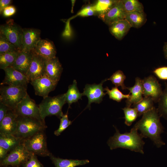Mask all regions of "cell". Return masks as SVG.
Returning a JSON list of instances; mask_svg holds the SVG:
<instances>
[{"label": "cell", "instance_id": "obj_24", "mask_svg": "<svg viewBox=\"0 0 167 167\" xmlns=\"http://www.w3.org/2000/svg\"><path fill=\"white\" fill-rule=\"evenodd\" d=\"M125 19L128 21L132 27L136 28L141 27L147 20L146 15L144 11L126 12Z\"/></svg>", "mask_w": 167, "mask_h": 167}, {"label": "cell", "instance_id": "obj_38", "mask_svg": "<svg viewBox=\"0 0 167 167\" xmlns=\"http://www.w3.org/2000/svg\"><path fill=\"white\" fill-rule=\"evenodd\" d=\"M22 167H44L37 159L36 155L33 154L31 158Z\"/></svg>", "mask_w": 167, "mask_h": 167}, {"label": "cell", "instance_id": "obj_5", "mask_svg": "<svg viewBox=\"0 0 167 167\" xmlns=\"http://www.w3.org/2000/svg\"><path fill=\"white\" fill-rule=\"evenodd\" d=\"M27 89V86H2L0 88V101L14 111L28 94Z\"/></svg>", "mask_w": 167, "mask_h": 167}, {"label": "cell", "instance_id": "obj_28", "mask_svg": "<svg viewBox=\"0 0 167 167\" xmlns=\"http://www.w3.org/2000/svg\"><path fill=\"white\" fill-rule=\"evenodd\" d=\"M120 2L126 12L143 11L144 7L141 3L137 0H119Z\"/></svg>", "mask_w": 167, "mask_h": 167}, {"label": "cell", "instance_id": "obj_15", "mask_svg": "<svg viewBox=\"0 0 167 167\" xmlns=\"http://www.w3.org/2000/svg\"><path fill=\"white\" fill-rule=\"evenodd\" d=\"M46 60L33 51L32 61L26 74L29 81L45 75Z\"/></svg>", "mask_w": 167, "mask_h": 167}, {"label": "cell", "instance_id": "obj_6", "mask_svg": "<svg viewBox=\"0 0 167 167\" xmlns=\"http://www.w3.org/2000/svg\"><path fill=\"white\" fill-rule=\"evenodd\" d=\"M44 131L23 140L22 142L29 152L40 156H49L51 153L47 148L46 137Z\"/></svg>", "mask_w": 167, "mask_h": 167}, {"label": "cell", "instance_id": "obj_29", "mask_svg": "<svg viewBox=\"0 0 167 167\" xmlns=\"http://www.w3.org/2000/svg\"><path fill=\"white\" fill-rule=\"evenodd\" d=\"M117 0H99L93 5L94 9L101 19L104 15L114 4Z\"/></svg>", "mask_w": 167, "mask_h": 167}, {"label": "cell", "instance_id": "obj_14", "mask_svg": "<svg viewBox=\"0 0 167 167\" xmlns=\"http://www.w3.org/2000/svg\"><path fill=\"white\" fill-rule=\"evenodd\" d=\"M22 50L32 51L41 39V30L34 28H23Z\"/></svg>", "mask_w": 167, "mask_h": 167}, {"label": "cell", "instance_id": "obj_22", "mask_svg": "<svg viewBox=\"0 0 167 167\" xmlns=\"http://www.w3.org/2000/svg\"><path fill=\"white\" fill-rule=\"evenodd\" d=\"M109 26L111 34L119 40L122 39L132 27L125 19L115 22Z\"/></svg>", "mask_w": 167, "mask_h": 167}, {"label": "cell", "instance_id": "obj_12", "mask_svg": "<svg viewBox=\"0 0 167 167\" xmlns=\"http://www.w3.org/2000/svg\"><path fill=\"white\" fill-rule=\"evenodd\" d=\"M107 80V79H105L99 84H87L85 85L82 93L83 96H87L88 99L86 108L90 109V105L92 103L99 104L102 101L103 97L106 94L104 92L105 90L103 84Z\"/></svg>", "mask_w": 167, "mask_h": 167}, {"label": "cell", "instance_id": "obj_42", "mask_svg": "<svg viewBox=\"0 0 167 167\" xmlns=\"http://www.w3.org/2000/svg\"><path fill=\"white\" fill-rule=\"evenodd\" d=\"M8 152L7 150L0 147V161H1L4 159L7 156Z\"/></svg>", "mask_w": 167, "mask_h": 167}, {"label": "cell", "instance_id": "obj_40", "mask_svg": "<svg viewBox=\"0 0 167 167\" xmlns=\"http://www.w3.org/2000/svg\"><path fill=\"white\" fill-rule=\"evenodd\" d=\"M10 109L7 106L0 101V122L4 118Z\"/></svg>", "mask_w": 167, "mask_h": 167}, {"label": "cell", "instance_id": "obj_19", "mask_svg": "<svg viewBox=\"0 0 167 167\" xmlns=\"http://www.w3.org/2000/svg\"><path fill=\"white\" fill-rule=\"evenodd\" d=\"M62 70L58 58L46 60L45 75L57 84L60 79Z\"/></svg>", "mask_w": 167, "mask_h": 167}, {"label": "cell", "instance_id": "obj_16", "mask_svg": "<svg viewBox=\"0 0 167 167\" xmlns=\"http://www.w3.org/2000/svg\"><path fill=\"white\" fill-rule=\"evenodd\" d=\"M33 51L46 60L56 57V50L54 44L48 39H41Z\"/></svg>", "mask_w": 167, "mask_h": 167}, {"label": "cell", "instance_id": "obj_33", "mask_svg": "<svg viewBox=\"0 0 167 167\" xmlns=\"http://www.w3.org/2000/svg\"><path fill=\"white\" fill-rule=\"evenodd\" d=\"M104 90L106 91V93L109 96L110 99L118 102L121 101L124 99H128L130 96V93L128 94H124L116 87L112 88L111 90L106 87L104 88Z\"/></svg>", "mask_w": 167, "mask_h": 167}, {"label": "cell", "instance_id": "obj_39", "mask_svg": "<svg viewBox=\"0 0 167 167\" xmlns=\"http://www.w3.org/2000/svg\"><path fill=\"white\" fill-rule=\"evenodd\" d=\"M160 79L167 80V66H163L156 69L153 71Z\"/></svg>", "mask_w": 167, "mask_h": 167}, {"label": "cell", "instance_id": "obj_1", "mask_svg": "<svg viewBox=\"0 0 167 167\" xmlns=\"http://www.w3.org/2000/svg\"><path fill=\"white\" fill-rule=\"evenodd\" d=\"M141 119L135 124L143 138H149L157 148L165 144L161 140V134L164 128L157 109L154 107L144 113Z\"/></svg>", "mask_w": 167, "mask_h": 167}, {"label": "cell", "instance_id": "obj_44", "mask_svg": "<svg viewBox=\"0 0 167 167\" xmlns=\"http://www.w3.org/2000/svg\"><path fill=\"white\" fill-rule=\"evenodd\" d=\"M8 7L11 15H13L16 12V10L15 8L12 6H9Z\"/></svg>", "mask_w": 167, "mask_h": 167}, {"label": "cell", "instance_id": "obj_30", "mask_svg": "<svg viewBox=\"0 0 167 167\" xmlns=\"http://www.w3.org/2000/svg\"><path fill=\"white\" fill-rule=\"evenodd\" d=\"M20 51L4 35L0 33V54L6 53H18Z\"/></svg>", "mask_w": 167, "mask_h": 167}, {"label": "cell", "instance_id": "obj_10", "mask_svg": "<svg viewBox=\"0 0 167 167\" xmlns=\"http://www.w3.org/2000/svg\"><path fill=\"white\" fill-rule=\"evenodd\" d=\"M3 70L5 75L2 84L12 87L27 86L30 82L26 75L12 67L6 68Z\"/></svg>", "mask_w": 167, "mask_h": 167}, {"label": "cell", "instance_id": "obj_8", "mask_svg": "<svg viewBox=\"0 0 167 167\" xmlns=\"http://www.w3.org/2000/svg\"><path fill=\"white\" fill-rule=\"evenodd\" d=\"M19 116L31 118L45 122L42 119L38 105L28 94L14 110Z\"/></svg>", "mask_w": 167, "mask_h": 167}, {"label": "cell", "instance_id": "obj_17", "mask_svg": "<svg viewBox=\"0 0 167 167\" xmlns=\"http://www.w3.org/2000/svg\"><path fill=\"white\" fill-rule=\"evenodd\" d=\"M33 54V50H21L19 51L11 67L26 75L32 61Z\"/></svg>", "mask_w": 167, "mask_h": 167}, {"label": "cell", "instance_id": "obj_2", "mask_svg": "<svg viewBox=\"0 0 167 167\" xmlns=\"http://www.w3.org/2000/svg\"><path fill=\"white\" fill-rule=\"evenodd\" d=\"M114 127L116 133L107 142L111 150L122 148L144 153L143 147L145 142L142 139L143 137L138 133V129L135 125L130 132L123 134L120 133L118 129Z\"/></svg>", "mask_w": 167, "mask_h": 167}, {"label": "cell", "instance_id": "obj_32", "mask_svg": "<svg viewBox=\"0 0 167 167\" xmlns=\"http://www.w3.org/2000/svg\"><path fill=\"white\" fill-rule=\"evenodd\" d=\"M158 102V107L157 109L160 117L167 119V84Z\"/></svg>", "mask_w": 167, "mask_h": 167}, {"label": "cell", "instance_id": "obj_7", "mask_svg": "<svg viewBox=\"0 0 167 167\" xmlns=\"http://www.w3.org/2000/svg\"><path fill=\"white\" fill-rule=\"evenodd\" d=\"M33 154L26 149L22 142L0 161V167H22Z\"/></svg>", "mask_w": 167, "mask_h": 167}, {"label": "cell", "instance_id": "obj_31", "mask_svg": "<svg viewBox=\"0 0 167 167\" xmlns=\"http://www.w3.org/2000/svg\"><path fill=\"white\" fill-rule=\"evenodd\" d=\"M18 52L6 53L0 54V69L4 70L11 66L16 59Z\"/></svg>", "mask_w": 167, "mask_h": 167}, {"label": "cell", "instance_id": "obj_37", "mask_svg": "<svg viewBox=\"0 0 167 167\" xmlns=\"http://www.w3.org/2000/svg\"><path fill=\"white\" fill-rule=\"evenodd\" d=\"M96 12L94 9L93 5H88L82 9L72 18L77 16H92Z\"/></svg>", "mask_w": 167, "mask_h": 167}, {"label": "cell", "instance_id": "obj_23", "mask_svg": "<svg viewBox=\"0 0 167 167\" xmlns=\"http://www.w3.org/2000/svg\"><path fill=\"white\" fill-rule=\"evenodd\" d=\"M49 156L55 167H75L84 165L89 162V161L87 159H67L56 157L51 153Z\"/></svg>", "mask_w": 167, "mask_h": 167}, {"label": "cell", "instance_id": "obj_11", "mask_svg": "<svg viewBox=\"0 0 167 167\" xmlns=\"http://www.w3.org/2000/svg\"><path fill=\"white\" fill-rule=\"evenodd\" d=\"M144 97H151L155 102H158L162 93L161 84L154 76L150 75L142 79Z\"/></svg>", "mask_w": 167, "mask_h": 167}, {"label": "cell", "instance_id": "obj_27", "mask_svg": "<svg viewBox=\"0 0 167 167\" xmlns=\"http://www.w3.org/2000/svg\"><path fill=\"white\" fill-rule=\"evenodd\" d=\"M153 100L150 96L144 97L138 103L132 105V108L137 110L139 116L152 109L153 106Z\"/></svg>", "mask_w": 167, "mask_h": 167}, {"label": "cell", "instance_id": "obj_9", "mask_svg": "<svg viewBox=\"0 0 167 167\" xmlns=\"http://www.w3.org/2000/svg\"><path fill=\"white\" fill-rule=\"evenodd\" d=\"M22 29L13 20L10 19L5 24L0 25V33L4 35L10 42L21 51Z\"/></svg>", "mask_w": 167, "mask_h": 167}, {"label": "cell", "instance_id": "obj_25", "mask_svg": "<svg viewBox=\"0 0 167 167\" xmlns=\"http://www.w3.org/2000/svg\"><path fill=\"white\" fill-rule=\"evenodd\" d=\"M23 140L13 135L0 134V147L10 152L19 145Z\"/></svg>", "mask_w": 167, "mask_h": 167}, {"label": "cell", "instance_id": "obj_18", "mask_svg": "<svg viewBox=\"0 0 167 167\" xmlns=\"http://www.w3.org/2000/svg\"><path fill=\"white\" fill-rule=\"evenodd\" d=\"M17 117L15 111L10 109L0 122V134L13 135L17 127Z\"/></svg>", "mask_w": 167, "mask_h": 167}, {"label": "cell", "instance_id": "obj_4", "mask_svg": "<svg viewBox=\"0 0 167 167\" xmlns=\"http://www.w3.org/2000/svg\"><path fill=\"white\" fill-rule=\"evenodd\" d=\"M66 103L65 93L43 98L38 105L42 120L45 122L46 117L52 115L56 116L60 119L63 114L62 111V107Z\"/></svg>", "mask_w": 167, "mask_h": 167}, {"label": "cell", "instance_id": "obj_41", "mask_svg": "<svg viewBox=\"0 0 167 167\" xmlns=\"http://www.w3.org/2000/svg\"><path fill=\"white\" fill-rule=\"evenodd\" d=\"M12 0H0V13L2 14L4 10L9 6L11 3Z\"/></svg>", "mask_w": 167, "mask_h": 167}, {"label": "cell", "instance_id": "obj_26", "mask_svg": "<svg viewBox=\"0 0 167 167\" xmlns=\"http://www.w3.org/2000/svg\"><path fill=\"white\" fill-rule=\"evenodd\" d=\"M65 95L66 103L68 105V108H70L72 103L77 102L81 98L83 93H80L79 91L76 80H74L72 84L69 86L68 90Z\"/></svg>", "mask_w": 167, "mask_h": 167}, {"label": "cell", "instance_id": "obj_34", "mask_svg": "<svg viewBox=\"0 0 167 167\" xmlns=\"http://www.w3.org/2000/svg\"><path fill=\"white\" fill-rule=\"evenodd\" d=\"M126 76L121 70H118L114 72L107 80L111 81L115 87L120 86L122 90L127 89L124 84Z\"/></svg>", "mask_w": 167, "mask_h": 167}, {"label": "cell", "instance_id": "obj_43", "mask_svg": "<svg viewBox=\"0 0 167 167\" xmlns=\"http://www.w3.org/2000/svg\"><path fill=\"white\" fill-rule=\"evenodd\" d=\"M2 13L4 17H8L11 16L8 6L4 10Z\"/></svg>", "mask_w": 167, "mask_h": 167}, {"label": "cell", "instance_id": "obj_3", "mask_svg": "<svg viewBox=\"0 0 167 167\" xmlns=\"http://www.w3.org/2000/svg\"><path fill=\"white\" fill-rule=\"evenodd\" d=\"M47 127L45 122L38 120L18 116L17 127L13 135L23 140L44 131Z\"/></svg>", "mask_w": 167, "mask_h": 167}, {"label": "cell", "instance_id": "obj_20", "mask_svg": "<svg viewBox=\"0 0 167 167\" xmlns=\"http://www.w3.org/2000/svg\"><path fill=\"white\" fill-rule=\"evenodd\" d=\"M125 15L126 12L122 8L119 0H117L101 19L109 26L115 22L125 19Z\"/></svg>", "mask_w": 167, "mask_h": 167}, {"label": "cell", "instance_id": "obj_35", "mask_svg": "<svg viewBox=\"0 0 167 167\" xmlns=\"http://www.w3.org/2000/svg\"><path fill=\"white\" fill-rule=\"evenodd\" d=\"M123 111L125 119V124L130 126L139 116L138 112L135 108L126 107L122 109Z\"/></svg>", "mask_w": 167, "mask_h": 167}, {"label": "cell", "instance_id": "obj_21", "mask_svg": "<svg viewBox=\"0 0 167 167\" xmlns=\"http://www.w3.org/2000/svg\"><path fill=\"white\" fill-rule=\"evenodd\" d=\"M127 89L129 90L131 94L129 98L126 101V107H130L132 105L138 103L143 99L142 79L136 77L135 85L132 87H127Z\"/></svg>", "mask_w": 167, "mask_h": 167}, {"label": "cell", "instance_id": "obj_45", "mask_svg": "<svg viewBox=\"0 0 167 167\" xmlns=\"http://www.w3.org/2000/svg\"><path fill=\"white\" fill-rule=\"evenodd\" d=\"M163 50L165 58L167 59V42L165 43L163 46Z\"/></svg>", "mask_w": 167, "mask_h": 167}, {"label": "cell", "instance_id": "obj_13", "mask_svg": "<svg viewBox=\"0 0 167 167\" xmlns=\"http://www.w3.org/2000/svg\"><path fill=\"white\" fill-rule=\"evenodd\" d=\"M30 83L35 94L43 98L48 96L49 93L54 89L57 84L45 75L33 80Z\"/></svg>", "mask_w": 167, "mask_h": 167}, {"label": "cell", "instance_id": "obj_36", "mask_svg": "<svg viewBox=\"0 0 167 167\" xmlns=\"http://www.w3.org/2000/svg\"><path fill=\"white\" fill-rule=\"evenodd\" d=\"M60 122L58 129L55 131L54 132V134L57 136L61 134L66 129L72 122V121L68 119V111L67 113L62 116L60 118Z\"/></svg>", "mask_w": 167, "mask_h": 167}, {"label": "cell", "instance_id": "obj_46", "mask_svg": "<svg viewBox=\"0 0 167 167\" xmlns=\"http://www.w3.org/2000/svg\"><path fill=\"white\" fill-rule=\"evenodd\" d=\"M11 167L9 166H6V167Z\"/></svg>", "mask_w": 167, "mask_h": 167}]
</instances>
